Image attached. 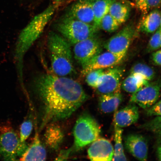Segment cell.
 I'll use <instances>...</instances> for the list:
<instances>
[{
    "label": "cell",
    "mask_w": 161,
    "mask_h": 161,
    "mask_svg": "<svg viewBox=\"0 0 161 161\" xmlns=\"http://www.w3.org/2000/svg\"><path fill=\"white\" fill-rule=\"evenodd\" d=\"M32 84L42 109L41 130L69 118L88 98L78 82L65 76L43 74Z\"/></svg>",
    "instance_id": "6da1fadb"
},
{
    "label": "cell",
    "mask_w": 161,
    "mask_h": 161,
    "mask_svg": "<svg viewBox=\"0 0 161 161\" xmlns=\"http://www.w3.org/2000/svg\"><path fill=\"white\" fill-rule=\"evenodd\" d=\"M56 6L50 5L44 11L35 16L22 30L18 37L15 46L14 58L21 80L23 78L24 56L43 33L46 25L55 13Z\"/></svg>",
    "instance_id": "7a4b0ae2"
},
{
    "label": "cell",
    "mask_w": 161,
    "mask_h": 161,
    "mask_svg": "<svg viewBox=\"0 0 161 161\" xmlns=\"http://www.w3.org/2000/svg\"><path fill=\"white\" fill-rule=\"evenodd\" d=\"M51 67L55 75L65 76L75 72L69 43L58 34L51 32L48 37Z\"/></svg>",
    "instance_id": "3957f363"
},
{
    "label": "cell",
    "mask_w": 161,
    "mask_h": 161,
    "mask_svg": "<svg viewBox=\"0 0 161 161\" xmlns=\"http://www.w3.org/2000/svg\"><path fill=\"white\" fill-rule=\"evenodd\" d=\"M56 28L64 39L74 45L94 37L98 31L93 25L84 23L68 15L58 22Z\"/></svg>",
    "instance_id": "277c9868"
},
{
    "label": "cell",
    "mask_w": 161,
    "mask_h": 161,
    "mask_svg": "<svg viewBox=\"0 0 161 161\" xmlns=\"http://www.w3.org/2000/svg\"><path fill=\"white\" fill-rule=\"evenodd\" d=\"M22 142L9 122L0 123V158L5 161H15L28 148Z\"/></svg>",
    "instance_id": "5b68a950"
},
{
    "label": "cell",
    "mask_w": 161,
    "mask_h": 161,
    "mask_svg": "<svg viewBox=\"0 0 161 161\" xmlns=\"http://www.w3.org/2000/svg\"><path fill=\"white\" fill-rule=\"evenodd\" d=\"M100 132L99 125L92 116L87 113L82 114L74 128L73 152L80 150L92 143L99 137Z\"/></svg>",
    "instance_id": "8992f818"
},
{
    "label": "cell",
    "mask_w": 161,
    "mask_h": 161,
    "mask_svg": "<svg viewBox=\"0 0 161 161\" xmlns=\"http://www.w3.org/2000/svg\"><path fill=\"white\" fill-rule=\"evenodd\" d=\"M136 33L134 26L129 24L107 40L104 47L112 53L125 56Z\"/></svg>",
    "instance_id": "52a82bcc"
},
{
    "label": "cell",
    "mask_w": 161,
    "mask_h": 161,
    "mask_svg": "<svg viewBox=\"0 0 161 161\" xmlns=\"http://www.w3.org/2000/svg\"><path fill=\"white\" fill-rule=\"evenodd\" d=\"M102 45L101 41L96 36L74 45V57L82 68L92 58L101 53Z\"/></svg>",
    "instance_id": "ba28073f"
},
{
    "label": "cell",
    "mask_w": 161,
    "mask_h": 161,
    "mask_svg": "<svg viewBox=\"0 0 161 161\" xmlns=\"http://www.w3.org/2000/svg\"><path fill=\"white\" fill-rule=\"evenodd\" d=\"M123 73L122 68L117 66L104 70L96 88L98 93L101 95L120 92Z\"/></svg>",
    "instance_id": "9c48e42d"
},
{
    "label": "cell",
    "mask_w": 161,
    "mask_h": 161,
    "mask_svg": "<svg viewBox=\"0 0 161 161\" xmlns=\"http://www.w3.org/2000/svg\"><path fill=\"white\" fill-rule=\"evenodd\" d=\"M161 90V79L149 82L138 92L132 94L130 103L137 104L146 109L156 103L159 97Z\"/></svg>",
    "instance_id": "30bf717a"
},
{
    "label": "cell",
    "mask_w": 161,
    "mask_h": 161,
    "mask_svg": "<svg viewBox=\"0 0 161 161\" xmlns=\"http://www.w3.org/2000/svg\"><path fill=\"white\" fill-rule=\"evenodd\" d=\"M125 57L108 51L103 53H100L92 58L82 68L81 75L85 76L94 70L108 69L117 66L121 63Z\"/></svg>",
    "instance_id": "8fae6325"
},
{
    "label": "cell",
    "mask_w": 161,
    "mask_h": 161,
    "mask_svg": "<svg viewBox=\"0 0 161 161\" xmlns=\"http://www.w3.org/2000/svg\"><path fill=\"white\" fill-rule=\"evenodd\" d=\"M114 153V147L111 142L104 138H98L94 141L88 150L90 159L95 161H111Z\"/></svg>",
    "instance_id": "7c38bea8"
},
{
    "label": "cell",
    "mask_w": 161,
    "mask_h": 161,
    "mask_svg": "<svg viewBox=\"0 0 161 161\" xmlns=\"http://www.w3.org/2000/svg\"><path fill=\"white\" fill-rule=\"evenodd\" d=\"M125 146L127 150L137 159L146 161L148 156V143L141 135L132 134L125 138Z\"/></svg>",
    "instance_id": "4fadbf2b"
},
{
    "label": "cell",
    "mask_w": 161,
    "mask_h": 161,
    "mask_svg": "<svg viewBox=\"0 0 161 161\" xmlns=\"http://www.w3.org/2000/svg\"><path fill=\"white\" fill-rule=\"evenodd\" d=\"M93 0H79L72 5L68 15L84 23L93 25Z\"/></svg>",
    "instance_id": "5bb4252c"
},
{
    "label": "cell",
    "mask_w": 161,
    "mask_h": 161,
    "mask_svg": "<svg viewBox=\"0 0 161 161\" xmlns=\"http://www.w3.org/2000/svg\"><path fill=\"white\" fill-rule=\"evenodd\" d=\"M114 124L121 128L132 125L139 118L138 108L136 104L131 103L124 108L116 111L114 116Z\"/></svg>",
    "instance_id": "9a60e30c"
},
{
    "label": "cell",
    "mask_w": 161,
    "mask_h": 161,
    "mask_svg": "<svg viewBox=\"0 0 161 161\" xmlns=\"http://www.w3.org/2000/svg\"><path fill=\"white\" fill-rule=\"evenodd\" d=\"M46 152L40 139L37 128L35 131L33 142L21 157V161H45L46 158Z\"/></svg>",
    "instance_id": "2e32d148"
},
{
    "label": "cell",
    "mask_w": 161,
    "mask_h": 161,
    "mask_svg": "<svg viewBox=\"0 0 161 161\" xmlns=\"http://www.w3.org/2000/svg\"><path fill=\"white\" fill-rule=\"evenodd\" d=\"M123 96L120 92L101 94L98 100L99 109L104 113L115 112L121 103Z\"/></svg>",
    "instance_id": "e0dca14e"
},
{
    "label": "cell",
    "mask_w": 161,
    "mask_h": 161,
    "mask_svg": "<svg viewBox=\"0 0 161 161\" xmlns=\"http://www.w3.org/2000/svg\"><path fill=\"white\" fill-rule=\"evenodd\" d=\"M161 12L157 9L152 10L141 20L138 29L146 34L153 33L160 27Z\"/></svg>",
    "instance_id": "ac0fdd59"
},
{
    "label": "cell",
    "mask_w": 161,
    "mask_h": 161,
    "mask_svg": "<svg viewBox=\"0 0 161 161\" xmlns=\"http://www.w3.org/2000/svg\"><path fill=\"white\" fill-rule=\"evenodd\" d=\"M47 126L45 134V143L51 149L56 150L63 142L64 135L60 127L53 123Z\"/></svg>",
    "instance_id": "d6986e66"
},
{
    "label": "cell",
    "mask_w": 161,
    "mask_h": 161,
    "mask_svg": "<svg viewBox=\"0 0 161 161\" xmlns=\"http://www.w3.org/2000/svg\"><path fill=\"white\" fill-rule=\"evenodd\" d=\"M114 0H93L92 9L94 14L93 25L98 31L101 20L109 12L111 4Z\"/></svg>",
    "instance_id": "ffe728a7"
},
{
    "label": "cell",
    "mask_w": 161,
    "mask_h": 161,
    "mask_svg": "<svg viewBox=\"0 0 161 161\" xmlns=\"http://www.w3.org/2000/svg\"><path fill=\"white\" fill-rule=\"evenodd\" d=\"M149 82L140 75L130 74L123 81L122 86L126 92L133 94L147 85Z\"/></svg>",
    "instance_id": "44dd1931"
},
{
    "label": "cell",
    "mask_w": 161,
    "mask_h": 161,
    "mask_svg": "<svg viewBox=\"0 0 161 161\" xmlns=\"http://www.w3.org/2000/svg\"><path fill=\"white\" fill-rule=\"evenodd\" d=\"M108 13L121 25L128 19L130 9L125 4L114 0L111 4Z\"/></svg>",
    "instance_id": "7402d4cb"
},
{
    "label": "cell",
    "mask_w": 161,
    "mask_h": 161,
    "mask_svg": "<svg viewBox=\"0 0 161 161\" xmlns=\"http://www.w3.org/2000/svg\"><path fill=\"white\" fill-rule=\"evenodd\" d=\"M123 130L114 124V145L113 161L127 160L122 144Z\"/></svg>",
    "instance_id": "603a6c76"
},
{
    "label": "cell",
    "mask_w": 161,
    "mask_h": 161,
    "mask_svg": "<svg viewBox=\"0 0 161 161\" xmlns=\"http://www.w3.org/2000/svg\"><path fill=\"white\" fill-rule=\"evenodd\" d=\"M130 72V74L140 75L149 81L153 80L156 75L155 71L153 68L142 63L135 64L131 68Z\"/></svg>",
    "instance_id": "cb8c5ba5"
},
{
    "label": "cell",
    "mask_w": 161,
    "mask_h": 161,
    "mask_svg": "<svg viewBox=\"0 0 161 161\" xmlns=\"http://www.w3.org/2000/svg\"><path fill=\"white\" fill-rule=\"evenodd\" d=\"M120 25V24L108 13L103 18L100 23V29L108 33H112L118 30Z\"/></svg>",
    "instance_id": "d4e9b609"
},
{
    "label": "cell",
    "mask_w": 161,
    "mask_h": 161,
    "mask_svg": "<svg viewBox=\"0 0 161 161\" xmlns=\"http://www.w3.org/2000/svg\"><path fill=\"white\" fill-rule=\"evenodd\" d=\"M143 128L155 134L158 144L159 147H161V117L156 116L154 119L144 124Z\"/></svg>",
    "instance_id": "484cf974"
},
{
    "label": "cell",
    "mask_w": 161,
    "mask_h": 161,
    "mask_svg": "<svg viewBox=\"0 0 161 161\" xmlns=\"http://www.w3.org/2000/svg\"><path fill=\"white\" fill-rule=\"evenodd\" d=\"M161 48V29L159 28L151 37L147 46L146 51L148 53L154 52Z\"/></svg>",
    "instance_id": "4316f807"
},
{
    "label": "cell",
    "mask_w": 161,
    "mask_h": 161,
    "mask_svg": "<svg viewBox=\"0 0 161 161\" xmlns=\"http://www.w3.org/2000/svg\"><path fill=\"white\" fill-rule=\"evenodd\" d=\"M33 128V122L30 118H27L22 123L20 128L19 138L22 142L29 137Z\"/></svg>",
    "instance_id": "83f0119b"
},
{
    "label": "cell",
    "mask_w": 161,
    "mask_h": 161,
    "mask_svg": "<svg viewBox=\"0 0 161 161\" xmlns=\"http://www.w3.org/2000/svg\"><path fill=\"white\" fill-rule=\"evenodd\" d=\"M161 5V0H146L140 5L136 6V7L145 15L149 12L157 9Z\"/></svg>",
    "instance_id": "f1b7e54d"
},
{
    "label": "cell",
    "mask_w": 161,
    "mask_h": 161,
    "mask_svg": "<svg viewBox=\"0 0 161 161\" xmlns=\"http://www.w3.org/2000/svg\"><path fill=\"white\" fill-rule=\"evenodd\" d=\"M104 69H100L93 70L86 74V81L88 86L96 88L98 80L103 74Z\"/></svg>",
    "instance_id": "f546056e"
},
{
    "label": "cell",
    "mask_w": 161,
    "mask_h": 161,
    "mask_svg": "<svg viewBox=\"0 0 161 161\" xmlns=\"http://www.w3.org/2000/svg\"><path fill=\"white\" fill-rule=\"evenodd\" d=\"M147 114L150 116L161 117V100L148 108Z\"/></svg>",
    "instance_id": "4dcf8cb0"
},
{
    "label": "cell",
    "mask_w": 161,
    "mask_h": 161,
    "mask_svg": "<svg viewBox=\"0 0 161 161\" xmlns=\"http://www.w3.org/2000/svg\"><path fill=\"white\" fill-rule=\"evenodd\" d=\"M151 59L155 65L161 66V49L153 52L151 56Z\"/></svg>",
    "instance_id": "1f68e13d"
},
{
    "label": "cell",
    "mask_w": 161,
    "mask_h": 161,
    "mask_svg": "<svg viewBox=\"0 0 161 161\" xmlns=\"http://www.w3.org/2000/svg\"><path fill=\"white\" fill-rule=\"evenodd\" d=\"M73 152L72 148L68 150H62L60 153L59 155L56 158V160L58 161L66 160Z\"/></svg>",
    "instance_id": "d6a6232c"
},
{
    "label": "cell",
    "mask_w": 161,
    "mask_h": 161,
    "mask_svg": "<svg viewBox=\"0 0 161 161\" xmlns=\"http://www.w3.org/2000/svg\"><path fill=\"white\" fill-rule=\"evenodd\" d=\"M146 0H135L136 5V6L140 4L143 3Z\"/></svg>",
    "instance_id": "836d02e7"
},
{
    "label": "cell",
    "mask_w": 161,
    "mask_h": 161,
    "mask_svg": "<svg viewBox=\"0 0 161 161\" xmlns=\"http://www.w3.org/2000/svg\"><path fill=\"white\" fill-rule=\"evenodd\" d=\"M158 158L161 160V146L159 147L158 149Z\"/></svg>",
    "instance_id": "e575fe53"
},
{
    "label": "cell",
    "mask_w": 161,
    "mask_h": 161,
    "mask_svg": "<svg viewBox=\"0 0 161 161\" xmlns=\"http://www.w3.org/2000/svg\"><path fill=\"white\" fill-rule=\"evenodd\" d=\"M159 28L161 29V18H160V25Z\"/></svg>",
    "instance_id": "d590c367"
},
{
    "label": "cell",
    "mask_w": 161,
    "mask_h": 161,
    "mask_svg": "<svg viewBox=\"0 0 161 161\" xmlns=\"http://www.w3.org/2000/svg\"><path fill=\"white\" fill-rule=\"evenodd\" d=\"M55 1L57 2H59L60 1H61V0H55Z\"/></svg>",
    "instance_id": "8d00e7d4"
}]
</instances>
